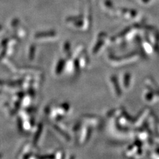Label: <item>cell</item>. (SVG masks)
<instances>
[]
</instances>
